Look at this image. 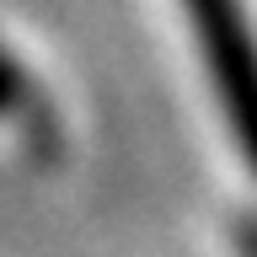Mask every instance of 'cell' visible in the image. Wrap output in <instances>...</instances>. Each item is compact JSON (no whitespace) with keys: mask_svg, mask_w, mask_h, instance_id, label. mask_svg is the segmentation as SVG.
I'll use <instances>...</instances> for the list:
<instances>
[{"mask_svg":"<svg viewBox=\"0 0 257 257\" xmlns=\"http://www.w3.org/2000/svg\"><path fill=\"white\" fill-rule=\"evenodd\" d=\"M0 107H11V86H6V75H0Z\"/></svg>","mask_w":257,"mask_h":257,"instance_id":"6da1fadb","label":"cell"}]
</instances>
